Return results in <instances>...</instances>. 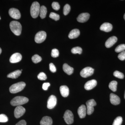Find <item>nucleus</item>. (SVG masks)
Masks as SVG:
<instances>
[{
  "label": "nucleus",
  "mask_w": 125,
  "mask_h": 125,
  "mask_svg": "<svg viewBox=\"0 0 125 125\" xmlns=\"http://www.w3.org/2000/svg\"><path fill=\"white\" fill-rule=\"evenodd\" d=\"M25 85L26 84L24 82H19L11 85L10 87L9 90L11 93H16L24 89Z\"/></svg>",
  "instance_id": "7ed1b4c3"
},
{
  "label": "nucleus",
  "mask_w": 125,
  "mask_h": 125,
  "mask_svg": "<svg viewBox=\"0 0 125 125\" xmlns=\"http://www.w3.org/2000/svg\"><path fill=\"white\" fill-rule=\"evenodd\" d=\"M1 52H2V50H1V48H0V54H1Z\"/></svg>",
  "instance_id": "a19ab883"
},
{
  "label": "nucleus",
  "mask_w": 125,
  "mask_h": 125,
  "mask_svg": "<svg viewBox=\"0 0 125 125\" xmlns=\"http://www.w3.org/2000/svg\"><path fill=\"white\" fill-rule=\"evenodd\" d=\"M1 19V18H0V20Z\"/></svg>",
  "instance_id": "c03bdc74"
},
{
  "label": "nucleus",
  "mask_w": 125,
  "mask_h": 125,
  "mask_svg": "<svg viewBox=\"0 0 125 125\" xmlns=\"http://www.w3.org/2000/svg\"><path fill=\"white\" fill-rule=\"evenodd\" d=\"M124 19H125V15H124Z\"/></svg>",
  "instance_id": "79ce46f5"
},
{
  "label": "nucleus",
  "mask_w": 125,
  "mask_h": 125,
  "mask_svg": "<svg viewBox=\"0 0 125 125\" xmlns=\"http://www.w3.org/2000/svg\"><path fill=\"white\" fill-rule=\"evenodd\" d=\"M9 14L11 18L15 19H19L21 17V15L19 10L15 8H11L10 9Z\"/></svg>",
  "instance_id": "1a4fd4ad"
},
{
  "label": "nucleus",
  "mask_w": 125,
  "mask_h": 125,
  "mask_svg": "<svg viewBox=\"0 0 125 125\" xmlns=\"http://www.w3.org/2000/svg\"><path fill=\"white\" fill-rule=\"evenodd\" d=\"M117 40V38L115 36H112L111 37L106 41L105 43V46L107 48L111 47L115 44Z\"/></svg>",
  "instance_id": "dca6fc26"
},
{
  "label": "nucleus",
  "mask_w": 125,
  "mask_h": 125,
  "mask_svg": "<svg viewBox=\"0 0 125 125\" xmlns=\"http://www.w3.org/2000/svg\"><path fill=\"white\" fill-rule=\"evenodd\" d=\"M49 17L56 21L59 20L60 18V15H59L54 12H51V13L49 15Z\"/></svg>",
  "instance_id": "2f4dec72"
},
{
  "label": "nucleus",
  "mask_w": 125,
  "mask_h": 125,
  "mask_svg": "<svg viewBox=\"0 0 125 125\" xmlns=\"http://www.w3.org/2000/svg\"><path fill=\"white\" fill-rule=\"evenodd\" d=\"M50 83H44L42 85V89H43L45 90H47L48 89V87L50 86Z\"/></svg>",
  "instance_id": "58836bf2"
},
{
  "label": "nucleus",
  "mask_w": 125,
  "mask_h": 125,
  "mask_svg": "<svg viewBox=\"0 0 125 125\" xmlns=\"http://www.w3.org/2000/svg\"></svg>",
  "instance_id": "37998d69"
},
{
  "label": "nucleus",
  "mask_w": 125,
  "mask_h": 125,
  "mask_svg": "<svg viewBox=\"0 0 125 125\" xmlns=\"http://www.w3.org/2000/svg\"><path fill=\"white\" fill-rule=\"evenodd\" d=\"M113 28L112 25L108 23H104L100 27V29L102 31L105 32H109L111 31Z\"/></svg>",
  "instance_id": "a211bd4d"
},
{
  "label": "nucleus",
  "mask_w": 125,
  "mask_h": 125,
  "mask_svg": "<svg viewBox=\"0 0 125 125\" xmlns=\"http://www.w3.org/2000/svg\"><path fill=\"white\" fill-rule=\"evenodd\" d=\"M27 123L24 120H22L18 122L15 125H26Z\"/></svg>",
  "instance_id": "ea45409f"
},
{
  "label": "nucleus",
  "mask_w": 125,
  "mask_h": 125,
  "mask_svg": "<svg viewBox=\"0 0 125 125\" xmlns=\"http://www.w3.org/2000/svg\"><path fill=\"white\" fill-rule=\"evenodd\" d=\"M97 84V81L95 80L89 81L85 83L84 86V88L87 90H91L96 87Z\"/></svg>",
  "instance_id": "ddd939ff"
},
{
  "label": "nucleus",
  "mask_w": 125,
  "mask_h": 125,
  "mask_svg": "<svg viewBox=\"0 0 125 125\" xmlns=\"http://www.w3.org/2000/svg\"><path fill=\"white\" fill-rule=\"evenodd\" d=\"M52 7L54 10H58L60 8V5L58 2H52Z\"/></svg>",
  "instance_id": "c9c22d12"
},
{
  "label": "nucleus",
  "mask_w": 125,
  "mask_h": 125,
  "mask_svg": "<svg viewBox=\"0 0 125 125\" xmlns=\"http://www.w3.org/2000/svg\"><path fill=\"white\" fill-rule=\"evenodd\" d=\"M8 121V118L4 114H0V122L5 123Z\"/></svg>",
  "instance_id": "473e14b6"
},
{
  "label": "nucleus",
  "mask_w": 125,
  "mask_h": 125,
  "mask_svg": "<svg viewBox=\"0 0 125 125\" xmlns=\"http://www.w3.org/2000/svg\"><path fill=\"white\" fill-rule=\"evenodd\" d=\"M118 57L119 60L121 61H124L125 60V51L121 52L118 55Z\"/></svg>",
  "instance_id": "e433bc0d"
},
{
  "label": "nucleus",
  "mask_w": 125,
  "mask_h": 125,
  "mask_svg": "<svg viewBox=\"0 0 125 125\" xmlns=\"http://www.w3.org/2000/svg\"><path fill=\"white\" fill-rule=\"evenodd\" d=\"M125 51V44H121L116 48L115 51L116 52H121Z\"/></svg>",
  "instance_id": "cd10ccee"
},
{
  "label": "nucleus",
  "mask_w": 125,
  "mask_h": 125,
  "mask_svg": "<svg viewBox=\"0 0 125 125\" xmlns=\"http://www.w3.org/2000/svg\"><path fill=\"white\" fill-rule=\"evenodd\" d=\"M21 73L22 71H21L18 70L9 74L7 75V77L11 79H16L20 76Z\"/></svg>",
  "instance_id": "5701e85b"
},
{
  "label": "nucleus",
  "mask_w": 125,
  "mask_h": 125,
  "mask_svg": "<svg viewBox=\"0 0 125 125\" xmlns=\"http://www.w3.org/2000/svg\"><path fill=\"white\" fill-rule=\"evenodd\" d=\"M62 69L65 73H66L69 75L72 74L73 72V68L71 67L69 65L66 63L63 64Z\"/></svg>",
  "instance_id": "4be33fe9"
},
{
  "label": "nucleus",
  "mask_w": 125,
  "mask_h": 125,
  "mask_svg": "<svg viewBox=\"0 0 125 125\" xmlns=\"http://www.w3.org/2000/svg\"><path fill=\"white\" fill-rule=\"evenodd\" d=\"M123 119L121 116H118L114 120L112 125H121L122 123Z\"/></svg>",
  "instance_id": "c85d7f7f"
},
{
  "label": "nucleus",
  "mask_w": 125,
  "mask_h": 125,
  "mask_svg": "<svg viewBox=\"0 0 125 125\" xmlns=\"http://www.w3.org/2000/svg\"><path fill=\"white\" fill-rule=\"evenodd\" d=\"M87 105V113L88 115H90L93 113L94 109V106H96V103L94 99H91L87 101L86 103Z\"/></svg>",
  "instance_id": "0eeeda50"
},
{
  "label": "nucleus",
  "mask_w": 125,
  "mask_h": 125,
  "mask_svg": "<svg viewBox=\"0 0 125 125\" xmlns=\"http://www.w3.org/2000/svg\"><path fill=\"white\" fill-rule=\"evenodd\" d=\"M40 7L39 3L37 1L33 2L31 5L30 8V14L33 18L38 17L40 13Z\"/></svg>",
  "instance_id": "20e7f679"
},
{
  "label": "nucleus",
  "mask_w": 125,
  "mask_h": 125,
  "mask_svg": "<svg viewBox=\"0 0 125 125\" xmlns=\"http://www.w3.org/2000/svg\"><path fill=\"white\" fill-rule=\"evenodd\" d=\"M47 34L44 31H40L36 34L34 40L37 43H41L43 42L46 38Z\"/></svg>",
  "instance_id": "423d86ee"
},
{
  "label": "nucleus",
  "mask_w": 125,
  "mask_h": 125,
  "mask_svg": "<svg viewBox=\"0 0 125 125\" xmlns=\"http://www.w3.org/2000/svg\"><path fill=\"white\" fill-rule=\"evenodd\" d=\"M94 70L92 67H87L83 69L80 73L81 76L83 78H86L92 75L94 73Z\"/></svg>",
  "instance_id": "6e6552de"
},
{
  "label": "nucleus",
  "mask_w": 125,
  "mask_h": 125,
  "mask_svg": "<svg viewBox=\"0 0 125 125\" xmlns=\"http://www.w3.org/2000/svg\"><path fill=\"white\" fill-rule=\"evenodd\" d=\"M90 18V14L88 13H83L78 16L77 20L80 23H84L87 22Z\"/></svg>",
  "instance_id": "2eb2a0df"
},
{
  "label": "nucleus",
  "mask_w": 125,
  "mask_h": 125,
  "mask_svg": "<svg viewBox=\"0 0 125 125\" xmlns=\"http://www.w3.org/2000/svg\"><path fill=\"white\" fill-rule=\"evenodd\" d=\"M78 113L80 118H84L87 113V109L85 105H82L80 106L78 109Z\"/></svg>",
  "instance_id": "f3484780"
},
{
  "label": "nucleus",
  "mask_w": 125,
  "mask_h": 125,
  "mask_svg": "<svg viewBox=\"0 0 125 125\" xmlns=\"http://www.w3.org/2000/svg\"><path fill=\"white\" fill-rule=\"evenodd\" d=\"M59 52L58 49H52L51 52V56L54 58L58 57L59 56Z\"/></svg>",
  "instance_id": "f704fd0d"
},
{
  "label": "nucleus",
  "mask_w": 125,
  "mask_h": 125,
  "mask_svg": "<svg viewBox=\"0 0 125 125\" xmlns=\"http://www.w3.org/2000/svg\"><path fill=\"white\" fill-rule=\"evenodd\" d=\"M63 118L67 125H71L74 121L73 114L70 110H67L65 112Z\"/></svg>",
  "instance_id": "39448f33"
},
{
  "label": "nucleus",
  "mask_w": 125,
  "mask_h": 125,
  "mask_svg": "<svg viewBox=\"0 0 125 125\" xmlns=\"http://www.w3.org/2000/svg\"><path fill=\"white\" fill-rule=\"evenodd\" d=\"M80 34V31L78 29H74L70 31L69 34V38L70 39H73L77 38Z\"/></svg>",
  "instance_id": "412c9836"
},
{
  "label": "nucleus",
  "mask_w": 125,
  "mask_h": 125,
  "mask_svg": "<svg viewBox=\"0 0 125 125\" xmlns=\"http://www.w3.org/2000/svg\"><path fill=\"white\" fill-rule=\"evenodd\" d=\"M47 13V9L46 7L44 6H42L40 7V16L41 19H43L45 18Z\"/></svg>",
  "instance_id": "b1692460"
},
{
  "label": "nucleus",
  "mask_w": 125,
  "mask_h": 125,
  "mask_svg": "<svg viewBox=\"0 0 125 125\" xmlns=\"http://www.w3.org/2000/svg\"><path fill=\"white\" fill-rule=\"evenodd\" d=\"M113 75L116 78L120 79H123L124 78V75L123 73L117 71L114 72L113 73Z\"/></svg>",
  "instance_id": "7c9ffc66"
},
{
  "label": "nucleus",
  "mask_w": 125,
  "mask_h": 125,
  "mask_svg": "<svg viewBox=\"0 0 125 125\" xmlns=\"http://www.w3.org/2000/svg\"><path fill=\"white\" fill-rule=\"evenodd\" d=\"M117 84V81H113L109 83V88L113 92H115L116 91Z\"/></svg>",
  "instance_id": "393cba45"
},
{
  "label": "nucleus",
  "mask_w": 125,
  "mask_h": 125,
  "mask_svg": "<svg viewBox=\"0 0 125 125\" xmlns=\"http://www.w3.org/2000/svg\"><path fill=\"white\" fill-rule=\"evenodd\" d=\"M25 112V109L21 106H18L15 109L14 112L15 117L18 118L23 116Z\"/></svg>",
  "instance_id": "9b49d317"
},
{
  "label": "nucleus",
  "mask_w": 125,
  "mask_h": 125,
  "mask_svg": "<svg viewBox=\"0 0 125 125\" xmlns=\"http://www.w3.org/2000/svg\"><path fill=\"white\" fill-rule=\"evenodd\" d=\"M29 99L24 96H17L14 98L10 102V104L13 106H19L28 103Z\"/></svg>",
  "instance_id": "f03ea898"
},
{
  "label": "nucleus",
  "mask_w": 125,
  "mask_h": 125,
  "mask_svg": "<svg viewBox=\"0 0 125 125\" xmlns=\"http://www.w3.org/2000/svg\"><path fill=\"white\" fill-rule=\"evenodd\" d=\"M110 101L113 105H118L120 103V99L116 94L113 93L111 94L110 95Z\"/></svg>",
  "instance_id": "4468645a"
},
{
  "label": "nucleus",
  "mask_w": 125,
  "mask_h": 125,
  "mask_svg": "<svg viewBox=\"0 0 125 125\" xmlns=\"http://www.w3.org/2000/svg\"><path fill=\"white\" fill-rule=\"evenodd\" d=\"M38 78L41 80H45L47 79V76L46 74L43 72H41L38 75Z\"/></svg>",
  "instance_id": "72a5a7b5"
},
{
  "label": "nucleus",
  "mask_w": 125,
  "mask_h": 125,
  "mask_svg": "<svg viewBox=\"0 0 125 125\" xmlns=\"http://www.w3.org/2000/svg\"><path fill=\"white\" fill-rule=\"evenodd\" d=\"M60 92L62 97H66L69 96V88L66 85H62L60 87Z\"/></svg>",
  "instance_id": "6ab92c4d"
},
{
  "label": "nucleus",
  "mask_w": 125,
  "mask_h": 125,
  "mask_svg": "<svg viewBox=\"0 0 125 125\" xmlns=\"http://www.w3.org/2000/svg\"><path fill=\"white\" fill-rule=\"evenodd\" d=\"M22 59V55L19 53H15L11 56L10 59V62L11 63H17L20 62Z\"/></svg>",
  "instance_id": "f8f14e48"
},
{
  "label": "nucleus",
  "mask_w": 125,
  "mask_h": 125,
  "mask_svg": "<svg viewBox=\"0 0 125 125\" xmlns=\"http://www.w3.org/2000/svg\"><path fill=\"white\" fill-rule=\"evenodd\" d=\"M10 27L13 33L16 36H20L22 31V26L20 23L17 21H11L10 23Z\"/></svg>",
  "instance_id": "f257e3e1"
},
{
  "label": "nucleus",
  "mask_w": 125,
  "mask_h": 125,
  "mask_svg": "<svg viewBox=\"0 0 125 125\" xmlns=\"http://www.w3.org/2000/svg\"><path fill=\"white\" fill-rule=\"evenodd\" d=\"M57 103V98L56 96L52 95L49 97L47 101V107L49 109L54 108Z\"/></svg>",
  "instance_id": "9d476101"
},
{
  "label": "nucleus",
  "mask_w": 125,
  "mask_h": 125,
  "mask_svg": "<svg viewBox=\"0 0 125 125\" xmlns=\"http://www.w3.org/2000/svg\"><path fill=\"white\" fill-rule=\"evenodd\" d=\"M83 50L79 47H76L73 48L71 49V52L73 54H81L82 53Z\"/></svg>",
  "instance_id": "bb28decb"
},
{
  "label": "nucleus",
  "mask_w": 125,
  "mask_h": 125,
  "mask_svg": "<svg viewBox=\"0 0 125 125\" xmlns=\"http://www.w3.org/2000/svg\"><path fill=\"white\" fill-rule=\"evenodd\" d=\"M71 10L70 6L68 4H66L65 5L63 9V13L65 15H66L69 13Z\"/></svg>",
  "instance_id": "c756f323"
},
{
  "label": "nucleus",
  "mask_w": 125,
  "mask_h": 125,
  "mask_svg": "<svg viewBox=\"0 0 125 125\" xmlns=\"http://www.w3.org/2000/svg\"><path fill=\"white\" fill-rule=\"evenodd\" d=\"M52 119L50 117L48 116L43 117L40 122L41 125H52Z\"/></svg>",
  "instance_id": "aec40b11"
},
{
  "label": "nucleus",
  "mask_w": 125,
  "mask_h": 125,
  "mask_svg": "<svg viewBox=\"0 0 125 125\" xmlns=\"http://www.w3.org/2000/svg\"><path fill=\"white\" fill-rule=\"evenodd\" d=\"M32 60L34 63L36 64L40 62L42 60V58L39 55L36 54L32 57Z\"/></svg>",
  "instance_id": "a878e982"
},
{
  "label": "nucleus",
  "mask_w": 125,
  "mask_h": 125,
  "mask_svg": "<svg viewBox=\"0 0 125 125\" xmlns=\"http://www.w3.org/2000/svg\"><path fill=\"white\" fill-rule=\"evenodd\" d=\"M49 69L52 73H55L56 71L55 66L52 63L49 64Z\"/></svg>",
  "instance_id": "4c0bfd02"
}]
</instances>
